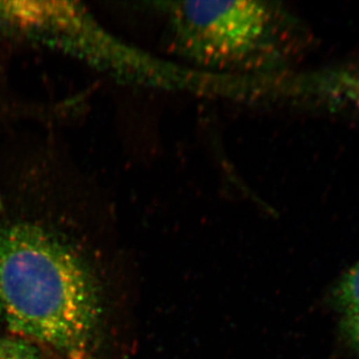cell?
<instances>
[{
  "mask_svg": "<svg viewBox=\"0 0 359 359\" xmlns=\"http://www.w3.org/2000/svg\"><path fill=\"white\" fill-rule=\"evenodd\" d=\"M103 287L65 236L0 221V320L65 359H91L103 327Z\"/></svg>",
  "mask_w": 359,
  "mask_h": 359,
  "instance_id": "obj_1",
  "label": "cell"
},
{
  "mask_svg": "<svg viewBox=\"0 0 359 359\" xmlns=\"http://www.w3.org/2000/svg\"><path fill=\"white\" fill-rule=\"evenodd\" d=\"M0 32L120 76H131L142 65L136 52L106 32L78 2L0 1Z\"/></svg>",
  "mask_w": 359,
  "mask_h": 359,
  "instance_id": "obj_3",
  "label": "cell"
},
{
  "mask_svg": "<svg viewBox=\"0 0 359 359\" xmlns=\"http://www.w3.org/2000/svg\"><path fill=\"white\" fill-rule=\"evenodd\" d=\"M332 297L344 314L359 311V262L340 280Z\"/></svg>",
  "mask_w": 359,
  "mask_h": 359,
  "instance_id": "obj_4",
  "label": "cell"
},
{
  "mask_svg": "<svg viewBox=\"0 0 359 359\" xmlns=\"http://www.w3.org/2000/svg\"><path fill=\"white\" fill-rule=\"evenodd\" d=\"M173 50L215 70L280 69L294 49V25L280 4L266 1L159 4Z\"/></svg>",
  "mask_w": 359,
  "mask_h": 359,
  "instance_id": "obj_2",
  "label": "cell"
},
{
  "mask_svg": "<svg viewBox=\"0 0 359 359\" xmlns=\"http://www.w3.org/2000/svg\"><path fill=\"white\" fill-rule=\"evenodd\" d=\"M48 349L22 337L0 339V359H49Z\"/></svg>",
  "mask_w": 359,
  "mask_h": 359,
  "instance_id": "obj_5",
  "label": "cell"
},
{
  "mask_svg": "<svg viewBox=\"0 0 359 359\" xmlns=\"http://www.w3.org/2000/svg\"><path fill=\"white\" fill-rule=\"evenodd\" d=\"M341 330L349 344L359 353V311L344 314Z\"/></svg>",
  "mask_w": 359,
  "mask_h": 359,
  "instance_id": "obj_6",
  "label": "cell"
}]
</instances>
